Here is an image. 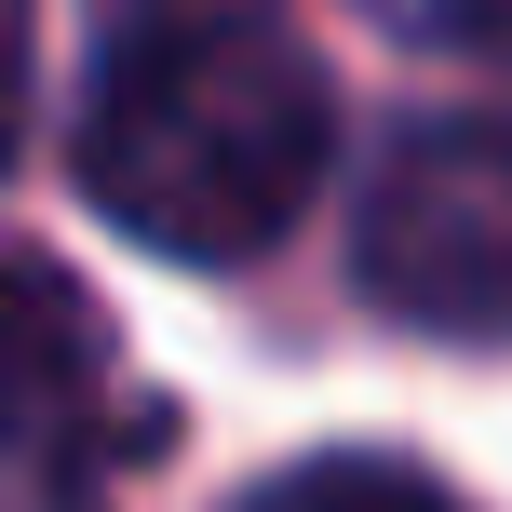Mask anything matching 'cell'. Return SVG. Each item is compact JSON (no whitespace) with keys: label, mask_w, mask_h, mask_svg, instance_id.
Listing matches in <instances>:
<instances>
[{"label":"cell","mask_w":512,"mask_h":512,"mask_svg":"<svg viewBox=\"0 0 512 512\" xmlns=\"http://www.w3.org/2000/svg\"><path fill=\"white\" fill-rule=\"evenodd\" d=\"M324 149H337L324 54L243 0H189V14L122 27L95 95H81L95 216L149 256H189V270L270 256L297 230V203L324 189Z\"/></svg>","instance_id":"cell-1"},{"label":"cell","mask_w":512,"mask_h":512,"mask_svg":"<svg viewBox=\"0 0 512 512\" xmlns=\"http://www.w3.org/2000/svg\"><path fill=\"white\" fill-rule=\"evenodd\" d=\"M351 283L405 337L512 351V122H405L351 203Z\"/></svg>","instance_id":"cell-2"},{"label":"cell","mask_w":512,"mask_h":512,"mask_svg":"<svg viewBox=\"0 0 512 512\" xmlns=\"http://www.w3.org/2000/svg\"><path fill=\"white\" fill-rule=\"evenodd\" d=\"M135 445H149V405L108 324L81 310V283L0 270V512H108Z\"/></svg>","instance_id":"cell-3"},{"label":"cell","mask_w":512,"mask_h":512,"mask_svg":"<svg viewBox=\"0 0 512 512\" xmlns=\"http://www.w3.org/2000/svg\"><path fill=\"white\" fill-rule=\"evenodd\" d=\"M230 512H472V499H445L418 459H364V445H337V459H297V472H270V486H243Z\"/></svg>","instance_id":"cell-4"},{"label":"cell","mask_w":512,"mask_h":512,"mask_svg":"<svg viewBox=\"0 0 512 512\" xmlns=\"http://www.w3.org/2000/svg\"><path fill=\"white\" fill-rule=\"evenodd\" d=\"M405 54H445V68H499L512 81V0H364Z\"/></svg>","instance_id":"cell-5"},{"label":"cell","mask_w":512,"mask_h":512,"mask_svg":"<svg viewBox=\"0 0 512 512\" xmlns=\"http://www.w3.org/2000/svg\"><path fill=\"white\" fill-rule=\"evenodd\" d=\"M27 149V0H0V162Z\"/></svg>","instance_id":"cell-6"}]
</instances>
